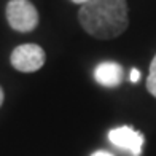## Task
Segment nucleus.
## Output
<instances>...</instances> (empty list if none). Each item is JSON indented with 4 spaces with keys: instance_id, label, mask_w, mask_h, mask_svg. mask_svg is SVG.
<instances>
[{
    "instance_id": "nucleus-1",
    "label": "nucleus",
    "mask_w": 156,
    "mask_h": 156,
    "mask_svg": "<svg viewBox=\"0 0 156 156\" xmlns=\"http://www.w3.org/2000/svg\"><path fill=\"white\" fill-rule=\"evenodd\" d=\"M78 21L94 38H116L129 26L127 3L126 0H86L78 11Z\"/></svg>"
},
{
    "instance_id": "nucleus-2",
    "label": "nucleus",
    "mask_w": 156,
    "mask_h": 156,
    "mask_svg": "<svg viewBox=\"0 0 156 156\" xmlns=\"http://www.w3.org/2000/svg\"><path fill=\"white\" fill-rule=\"evenodd\" d=\"M5 13L10 27L18 32H32L38 26V11L29 0H10Z\"/></svg>"
},
{
    "instance_id": "nucleus-3",
    "label": "nucleus",
    "mask_w": 156,
    "mask_h": 156,
    "mask_svg": "<svg viewBox=\"0 0 156 156\" xmlns=\"http://www.w3.org/2000/svg\"><path fill=\"white\" fill-rule=\"evenodd\" d=\"M10 61H11V66L16 70L24 73H30V72H37V70L43 67L46 56L41 46L35 43H26L13 49Z\"/></svg>"
},
{
    "instance_id": "nucleus-4",
    "label": "nucleus",
    "mask_w": 156,
    "mask_h": 156,
    "mask_svg": "<svg viewBox=\"0 0 156 156\" xmlns=\"http://www.w3.org/2000/svg\"><path fill=\"white\" fill-rule=\"evenodd\" d=\"M110 142L118 148H124L129 150L134 156H139L142 151V145H144V134L132 129L131 126H121L116 129H112L108 134Z\"/></svg>"
},
{
    "instance_id": "nucleus-5",
    "label": "nucleus",
    "mask_w": 156,
    "mask_h": 156,
    "mask_svg": "<svg viewBox=\"0 0 156 156\" xmlns=\"http://www.w3.org/2000/svg\"><path fill=\"white\" fill-rule=\"evenodd\" d=\"M96 81L102 86L113 88L123 81V67L116 62H102L96 67Z\"/></svg>"
},
{
    "instance_id": "nucleus-6",
    "label": "nucleus",
    "mask_w": 156,
    "mask_h": 156,
    "mask_svg": "<svg viewBox=\"0 0 156 156\" xmlns=\"http://www.w3.org/2000/svg\"><path fill=\"white\" fill-rule=\"evenodd\" d=\"M147 89L151 96L156 97V54L150 64V72H148V78H147Z\"/></svg>"
},
{
    "instance_id": "nucleus-7",
    "label": "nucleus",
    "mask_w": 156,
    "mask_h": 156,
    "mask_svg": "<svg viewBox=\"0 0 156 156\" xmlns=\"http://www.w3.org/2000/svg\"><path fill=\"white\" fill-rule=\"evenodd\" d=\"M139 78H140V72L137 69H132L131 70V81L136 83V81H139Z\"/></svg>"
},
{
    "instance_id": "nucleus-8",
    "label": "nucleus",
    "mask_w": 156,
    "mask_h": 156,
    "mask_svg": "<svg viewBox=\"0 0 156 156\" xmlns=\"http://www.w3.org/2000/svg\"><path fill=\"white\" fill-rule=\"evenodd\" d=\"M91 156H113L112 153H108V151H96V153H93V154H91Z\"/></svg>"
},
{
    "instance_id": "nucleus-9",
    "label": "nucleus",
    "mask_w": 156,
    "mask_h": 156,
    "mask_svg": "<svg viewBox=\"0 0 156 156\" xmlns=\"http://www.w3.org/2000/svg\"><path fill=\"white\" fill-rule=\"evenodd\" d=\"M3 99H5V94H3V89L0 88V105L3 104Z\"/></svg>"
},
{
    "instance_id": "nucleus-10",
    "label": "nucleus",
    "mask_w": 156,
    "mask_h": 156,
    "mask_svg": "<svg viewBox=\"0 0 156 156\" xmlns=\"http://www.w3.org/2000/svg\"><path fill=\"white\" fill-rule=\"evenodd\" d=\"M72 2H73V3H78V5H83L86 0H72Z\"/></svg>"
}]
</instances>
